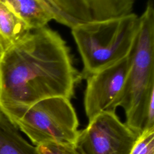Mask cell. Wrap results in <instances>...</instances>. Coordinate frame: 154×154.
<instances>
[{
    "label": "cell",
    "mask_w": 154,
    "mask_h": 154,
    "mask_svg": "<svg viewBox=\"0 0 154 154\" xmlns=\"http://www.w3.org/2000/svg\"><path fill=\"white\" fill-rule=\"evenodd\" d=\"M0 69V107L7 116L46 98L70 99L81 79L66 42L47 26L6 49Z\"/></svg>",
    "instance_id": "cell-1"
},
{
    "label": "cell",
    "mask_w": 154,
    "mask_h": 154,
    "mask_svg": "<svg viewBox=\"0 0 154 154\" xmlns=\"http://www.w3.org/2000/svg\"><path fill=\"white\" fill-rule=\"evenodd\" d=\"M140 29V17L122 16L80 22L72 29L83 64L81 79L131 54Z\"/></svg>",
    "instance_id": "cell-2"
},
{
    "label": "cell",
    "mask_w": 154,
    "mask_h": 154,
    "mask_svg": "<svg viewBox=\"0 0 154 154\" xmlns=\"http://www.w3.org/2000/svg\"><path fill=\"white\" fill-rule=\"evenodd\" d=\"M140 17L138 37L119 106L126 125L138 136L146 129L147 118L154 114V8L149 0Z\"/></svg>",
    "instance_id": "cell-3"
},
{
    "label": "cell",
    "mask_w": 154,
    "mask_h": 154,
    "mask_svg": "<svg viewBox=\"0 0 154 154\" xmlns=\"http://www.w3.org/2000/svg\"><path fill=\"white\" fill-rule=\"evenodd\" d=\"M8 117L35 146L75 145L79 132L75 110L70 99L64 97L42 99Z\"/></svg>",
    "instance_id": "cell-4"
},
{
    "label": "cell",
    "mask_w": 154,
    "mask_h": 154,
    "mask_svg": "<svg viewBox=\"0 0 154 154\" xmlns=\"http://www.w3.org/2000/svg\"><path fill=\"white\" fill-rule=\"evenodd\" d=\"M138 137L115 112H103L79 131L74 146L80 154H129Z\"/></svg>",
    "instance_id": "cell-5"
},
{
    "label": "cell",
    "mask_w": 154,
    "mask_h": 154,
    "mask_svg": "<svg viewBox=\"0 0 154 154\" xmlns=\"http://www.w3.org/2000/svg\"><path fill=\"white\" fill-rule=\"evenodd\" d=\"M130 63L131 54L85 79L84 105L89 120L103 112H115L119 106Z\"/></svg>",
    "instance_id": "cell-6"
},
{
    "label": "cell",
    "mask_w": 154,
    "mask_h": 154,
    "mask_svg": "<svg viewBox=\"0 0 154 154\" xmlns=\"http://www.w3.org/2000/svg\"><path fill=\"white\" fill-rule=\"evenodd\" d=\"M8 5L29 27L35 29L56 20L51 9L41 0H0Z\"/></svg>",
    "instance_id": "cell-7"
},
{
    "label": "cell",
    "mask_w": 154,
    "mask_h": 154,
    "mask_svg": "<svg viewBox=\"0 0 154 154\" xmlns=\"http://www.w3.org/2000/svg\"><path fill=\"white\" fill-rule=\"evenodd\" d=\"M0 154H40L0 107Z\"/></svg>",
    "instance_id": "cell-8"
},
{
    "label": "cell",
    "mask_w": 154,
    "mask_h": 154,
    "mask_svg": "<svg viewBox=\"0 0 154 154\" xmlns=\"http://www.w3.org/2000/svg\"><path fill=\"white\" fill-rule=\"evenodd\" d=\"M31 30L8 5L0 1V43L4 51L22 42Z\"/></svg>",
    "instance_id": "cell-9"
},
{
    "label": "cell",
    "mask_w": 154,
    "mask_h": 154,
    "mask_svg": "<svg viewBox=\"0 0 154 154\" xmlns=\"http://www.w3.org/2000/svg\"><path fill=\"white\" fill-rule=\"evenodd\" d=\"M136 0H88L92 19L102 20L132 13Z\"/></svg>",
    "instance_id": "cell-10"
},
{
    "label": "cell",
    "mask_w": 154,
    "mask_h": 154,
    "mask_svg": "<svg viewBox=\"0 0 154 154\" xmlns=\"http://www.w3.org/2000/svg\"><path fill=\"white\" fill-rule=\"evenodd\" d=\"M67 16L79 22L92 20L88 0H53Z\"/></svg>",
    "instance_id": "cell-11"
},
{
    "label": "cell",
    "mask_w": 154,
    "mask_h": 154,
    "mask_svg": "<svg viewBox=\"0 0 154 154\" xmlns=\"http://www.w3.org/2000/svg\"><path fill=\"white\" fill-rule=\"evenodd\" d=\"M129 154H154V128L145 129L138 137Z\"/></svg>",
    "instance_id": "cell-12"
},
{
    "label": "cell",
    "mask_w": 154,
    "mask_h": 154,
    "mask_svg": "<svg viewBox=\"0 0 154 154\" xmlns=\"http://www.w3.org/2000/svg\"><path fill=\"white\" fill-rule=\"evenodd\" d=\"M36 147L40 154H80L74 145L48 143Z\"/></svg>",
    "instance_id": "cell-13"
},
{
    "label": "cell",
    "mask_w": 154,
    "mask_h": 154,
    "mask_svg": "<svg viewBox=\"0 0 154 154\" xmlns=\"http://www.w3.org/2000/svg\"><path fill=\"white\" fill-rule=\"evenodd\" d=\"M43 2L54 14L56 22L62 23L64 22L67 18V15L60 8L58 5L53 0H41Z\"/></svg>",
    "instance_id": "cell-14"
},
{
    "label": "cell",
    "mask_w": 154,
    "mask_h": 154,
    "mask_svg": "<svg viewBox=\"0 0 154 154\" xmlns=\"http://www.w3.org/2000/svg\"><path fill=\"white\" fill-rule=\"evenodd\" d=\"M4 48H3V47H2V45L1 44V43H0V61H1V59H2V56H3V55H4Z\"/></svg>",
    "instance_id": "cell-15"
},
{
    "label": "cell",
    "mask_w": 154,
    "mask_h": 154,
    "mask_svg": "<svg viewBox=\"0 0 154 154\" xmlns=\"http://www.w3.org/2000/svg\"><path fill=\"white\" fill-rule=\"evenodd\" d=\"M1 90H2V81H1V69H0V97L1 94Z\"/></svg>",
    "instance_id": "cell-16"
}]
</instances>
